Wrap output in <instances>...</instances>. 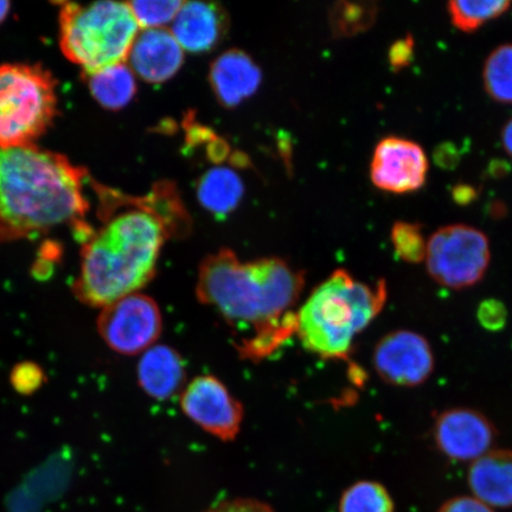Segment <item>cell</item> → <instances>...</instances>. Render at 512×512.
Listing matches in <instances>:
<instances>
[{"label":"cell","instance_id":"1","mask_svg":"<svg viewBox=\"0 0 512 512\" xmlns=\"http://www.w3.org/2000/svg\"><path fill=\"white\" fill-rule=\"evenodd\" d=\"M85 178L59 153L0 147V241L80 224L89 208Z\"/></svg>","mask_w":512,"mask_h":512},{"label":"cell","instance_id":"2","mask_svg":"<svg viewBox=\"0 0 512 512\" xmlns=\"http://www.w3.org/2000/svg\"><path fill=\"white\" fill-rule=\"evenodd\" d=\"M132 204L133 209L107 219L82 247L73 293L83 305L101 310L142 292L156 275L168 234L150 209L147 196Z\"/></svg>","mask_w":512,"mask_h":512},{"label":"cell","instance_id":"3","mask_svg":"<svg viewBox=\"0 0 512 512\" xmlns=\"http://www.w3.org/2000/svg\"><path fill=\"white\" fill-rule=\"evenodd\" d=\"M304 284V273L283 259L242 262L230 249H221L202 261L196 296L227 322L259 332L292 313Z\"/></svg>","mask_w":512,"mask_h":512},{"label":"cell","instance_id":"4","mask_svg":"<svg viewBox=\"0 0 512 512\" xmlns=\"http://www.w3.org/2000/svg\"><path fill=\"white\" fill-rule=\"evenodd\" d=\"M387 294L384 280L370 286L345 270L335 271L296 313L300 343L324 360H345L356 336L380 315Z\"/></svg>","mask_w":512,"mask_h":512},{"label":"cell","instance_id":"5","mask_svg":"<svg viewBox=\"0 0 512 512\" xmlns=\"http://www.w3.org/2000/svg\"><path fill=\"white\" fill-rule=\"evenodd\" d=\"M60 46L88 78L124 64L139 35L130 3H62Z\"/></svg>","mask_w":512,"mask_h":512},{"label":"cell","instance_id":"6","mask_svg":"<svg viewBox=\"0 0 512 512\" xmlns=\"http://www.w3.org/2000/svg\"><path fill=\"white\" fill-rule=\"evenodd\" d=\"M56 81L31 64L0 66V147L34 146L53 124Z\"/></svg>","mask_w":512,"mask_h":512},{"label":"cell","instance_id":"7","mask_svg":"<svg viewBox=\"0 0 512 512\" xmlns=\"http://www.w3.org/2000/svg\"><path fill=\"white\" fill-rule=\"evenodd\" d=\"M490 260L488 235L470 224H447L427 240V272L435 283L451 290H466L480 283Z\"/></svg>","mask_w":512,"mask_h":512},{"label":"cell","instance_id":"8","mask_svg":"<svg viewBox=\"0 0 512 512\" xmlns=\"http://www.w3.org/2000/svg\"><path fill=\"white\" fill-rule=\"evenodd\" d=\"M96 330L117 354L142 355L162 335V311L155 299L142 292L133 293L102 307L96 318Z\"/></svg>","mask_w":512,"mask_h":512},{"label":"cell","instance_id":"9","mask_svg":"<svg viewBox=\"0 0 512 512\" xmlns=\"http://www.w3.org/2000/svg\"><path fill=\"white\" fill-rule=\"evenodd\" d=\"M179 402L183 413L202 430L222 441L238 437L243 407L217 377H195L182 390Z\"/></svg>","mask_w":512,"mask_h":512},{"label":"cell","instance_id":"10","mask_svg":"<svg viewBox=\"0 0 512 512\" xmlns=\"http://www.w3.org/2000/svg\"><path fill=\"white\" fill-rule=\"evenodd\" d=\"M373 364L380 379L390 386L414 388L430 379L435 360L424 336L411 330H396L376 344Z\"/></svg>","mask_w":512,"mask_h":512},{"label":"cell","instance_id":"11","mask_svg":"<svg viewBox=\"0 0 512 512\" xmlns=\"http://www.w3.org/2000/svg\"><path fill=\"white\" fill-rule=\"evenodd\" d=\"M430 162L422 146L390 136L377 143L370 163L371 182L390 194H411L424 187Z\"/></svg>","mask_w":512,"mask_h":512},{"label":"cell","instance_id":"12","mask_svg":"<svg viewBox=\"0 0 512 512\" xmlns=\"http://www.w3.org/2000/svg\"><path fill=\"white\" fill-rule=\"evenodd\" d=\"M438 450L457 462H470L491 451L497 438L488 416L472 408H451L438 415L433 427Z\"/></svg>","mask_w":512,"mask_h":512},{"label":"cell","instance_id":"13","mask_svg":"<svg viewBox=\"0 0 512 512\" xmlns=\"http://www.w3.org/2000/svg\"><path fill=\"white\" fill-rule=\"evenodd\" d=\"M128 60L140 78L150 83H162L174 78L182 68L184 50L171 31L146 29L138 35Z\"/></svg>","mask_w":512,"mask_h":512},{"label":"cell","instance_id":"14","mask_svg":"<svg viewBox=\"0 0 512 512\" xmlns=\"http://www.w3.org/2000/svg\"><path fill=\"white\" fill-rule=\"evenodd\" d=\"M228 22L226 10L219 4L187 2L172 23L171 32L183 50L207 53L219 46L226 36Z\"/></svg>","mask_w":512,"mask_h":512},{"label":"cell","instance_id":"15","mask_svg":"<svg viewBox=\"0 0 512 512\" xmlns=\"http://www.w3.org/2000/svg\"><path fill=\"white\" fill-rule=\"evenodd\" d=\"M261 69L251 56L240 49H230L211 63L209 82L220 105L233 108L258 91Z\"/></svg>","mask_w":512,"mask_h":512},{"label":"cell","instance_id":"16","mask_svg":"<svg viewBox=\"0 0 512 512\" xmlns=\"http://www.w3.org/2000/svg\"><path fill=\"white\" fill-rule=\"evenodd\" d=\"M472 494L490 508H512V451L491 450L467 473Z\"/></svg>","mask_w":512,"mask_h":512},{"label":"cell","instance_id":"17","mask_svg":"<svg viewBox=\"0 0 512 512\" xmlns=\"http://www.w3.org/2000/svg\"><path fill=\"white\" fill-rule=\"evenodd\" d=\"M185 377L187 375L181 355L168 345H153L140 355L138 383L152 399L165 401L182 393Z\"/></svg>","mask_w":512,"mask_h":512},{"label":"cell","instance_id":"18","mask_svg":"<svg viewBox=\"0 0 512 512\" xmlns=\"http://www.w3.org/2000/svg\"><path fill=\"white\" fill-rule=\"evenodd\" d=\"M245 194V185L235 171L214 168L206 172L197 185V197L201 206L215 216L224 217L232 213Z\"/></svg>","mask_w":512,"mask_h":512},{"label":"cell","instance_id":"19","mask_svg":"<svg viewBox=\"0 0 512 512\" xmlns=\"http://www.w3.org/2000/svg\"><path fill=\"white\" fill-rule=\"evenodd\" d=\"M88 79L95 100L111 110H119L130 104L137 92L133 70L125 63L89 76Z\"/></svg>","mask_w":512,"mask_h":512},{"label":"cell","instance_id":"20","mask_svg":"<svg viewBox=\"0 0 512 512\" xmlns=\"http://www.w3.org/2000/svg\"><path fill=\"white\" fill-rule=\"evenodd\" d=\"M483 86L497 104H512V43L501 44L486 57Z\"/></svg>","mask_w":512,"mask_h":512},{"label":"cell","instance_id":"21","mask_svg":"<svg viewBox=\"0 0 512 512\" xmlns=\"http://www.w3.org/2000/svg\"><path fill=\"white\" fill-rule=\"evenodd\" d=\"M511 5L509 0H453L447 3V12L454 28L475 32L492 19L504 15Z\"/></svg>","mask_w":512,"mask_h":512},{"label":"cell","instance_id":"22","mask_svg":"<svg viewBox=\"0 0 512 512\" xmlns=\"http://www.w3.org/2000/svg\"><path fill=\"white\" fill-rule=\"evenodd\" d=\"M388 490L373 480H361L349 486L339 501V512H394Z\"/></svg>","mask_w":512,"mask_h":512},{"label":"cell","instance_id":"23","mask_svg":"<svg viewBox=\"0 0 512 512\" xmlns=\"http://www.w3.org/2000/svg\"><path fill=\"white\" fill-rule=\"evenodd\" d=\"M379 8L375 3H337L330 22L335 36H354L373 27Z\"/></svg>","mask_w":512,"mask_h":512},{"label":"cell","instance_id":"24","mask_svg":"<svg viewBox=\"0 0 512 512\" xmlns=\"http://www.w3.org/2000/svg\"><path fill=\"white\" fill-rule=\"evenodd\" d=\"M390 241L398 258L406 264L418 265L426 260L427 239L419 223L396 221L390 230Z\"/></svg>","mask_w":512,"mask_h":512},{"label":"cell","instance_id":"25","mask_svg":"<svg viewBox=\"0 0 512 512\" xmlns=\"http://www.w3.org/2000/svg\"><path fill=\"white\" fill-rule=\"evenodd\" d=\"M184 2L165 0V2H131L130 6L139 27L159 29L163 25L174 22Z\"/></svg>","mask_w":512,"mask_h":512},{"label":"cell","instance_id":"26","mask_svg":"<svg viewBox=\"0 0 512 512\" xmlns=\"http://www.w3.org/2000/svg\"><path fill=\"white\" fill-rule=\"evenodd\" d=\"M477 318L484 329L494 332L501 331L507 324V307L496 299L485 300L478 307Z\"/></svg>","mask_w":512,"mask_h":512},{"label":"cell","instance_id":"27","mask_svg":"<svg viewBox=\"0 0 512 512\" xmlns=\"http://www.w3.org/2000/svg\"><path fill=\"white\" fill-rule=\"evenodd\" d=\"M43 380L42 370L31 362L18 364L11 374L12 384L17 392L22 394L35 392L37 388H40Z\"/></svg>","mask_w":512,"mask_h":512},{"label":"cell","instance_id":"28","mask_svg":"<svg viewBox=\"0 0 512 512\" xmlns=\"http://www.w3.org/2000/svg\"><path fill=\"white\" fill-rule=\"evenodd\" d=\"M415 40L411 34L399 38L389 48L388 61L393 72L399 73L401 70L411 66L414 59Z\"/></svg>","mask_w":512,"mask_h":512},{"label":"cell","instance_id":"29","mask_svg":"<svg viewBox=\"0 0 512 512\" xmlns=\"http://www.w3.org/2000/svg\"><path fill=\"white\" fill-rule=\"evenodd\" d=\"M204 512H274L267 503L253 498L229 499Z\"/></svg>","mask_w":512,"mask_h":512},{"label":"cell","instance_id":"30","mask_svg":"<svg viewBox=\"0 0 512 512\" xmlns=\"http://www.w3.org/2000/svg\"><path fill=\"white\" fill-rule=\"evenodd\" d=\"M438 512H495L489 505L478 501L475 497L458 496L448 499L441 505Z\"/></svg>","mask_w":512,"mask_h":512},{"label":"cell","instance_id":"31","mask_svg":"<svg viewBox=\"0 0 512 512\" xmlns=\"http://www.w3.org/2000/svg\"><path fill=\"white\" fill-rule=\"evenodd\" d=\"M454 201L462 204L470 203L476 197L475 189L467 187V185H459L453 190Z\"/></svg>","mask_w":512,"mask_h":512},{"label":"cell","instance_id":"32","mask_svg":"<svg viewBox=\"0 0 512 512\" xmlns=\"http://www.w3.org/2000/svg\"><path fill=\"white\" fill-rule=\"evenodd\" d=\"M501 142L505 152L512 159V118L504 124L501 132Z\"/></svg>","mask_w":512,"mask_h":512},{"label":"cell","instance_id":"33","mask_svg":"<svg viewBox=\"0 0 512 512\" xmlns=\"http://www.w3.org/2000/svg\"><path fill=\"white\" fill-rule=\"evenodd\" d=\"M10 8L11 4L9 2H0V23L4 22V19L8 17Z\"/></svg>","mask_w":512,"mask_h":512}]
</instances>
